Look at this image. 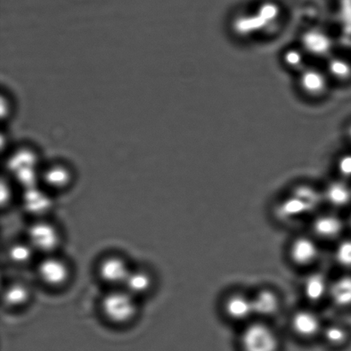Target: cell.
Instances as JSON below:
<instances>
[{
	"label": "cell",
	"mask_w": 351,
	"mask_h": 351,
	"mask_svg": "<svg viewBox=\"0 0 351 351\" xmlns=\"http://www.w3.org/2000/svg\"><path fill=\"white\" fill-rule=\"evenodd\" d=\"M328 70L339 80L346 81L351 78V64L341 58H335L330 62Z\"/></svg>",
	"instance_id": "20"
},
{
	"label": "cell",
	"mask_w": 351,
	"mask_h": 351,
	"mask_svg": "<svg viewBox=\"0 0 351 351\" xmlns=\"http://www.w3.org/2000/svg\"><path fill=\"white\" fill-rule=\"evenodd\" d=\"M253 311L256 314L268 316L278 311V299L273 291L263 290L252 299Z\"/></svg>",
	"instance_id": "14"
},
{
	"label": "cell",
	"mask_w": 351,
	"mask_h": 351,
	"mask_svg": "<svg viewBox=\"0 0 351 351\" xmlns=\"http://www.w3.org/2000/svg\"><path fill=\"white\" fill-rule=\"evenodd\" d=\"M335 258L337 263L342 267H351V239L342 241L336 247Z\"/></svg>",
	"instance_id": "22"
},
{
	"label": "cell",
	"mask_w": 351,
	"mask_h": 351,
	"mask_svg": "<svg viewBox=\"0 0 351 351\" xmlns=\"http://www.w3.org/2000/svg\"><path fill=\"white\" fill-rule=\"evenodd\" d=\"M25 206L30 211L37 213L43 212L44 210L49 208V199L41 195L39 193H34V194L27 195L25 199Z\"/></svg>",
	"instance_id": "23"
},
{
	"label": "cell",
	"mask_w": 351,
	"mask_h": 351,
	"mask_svg": "<svg viewBox=\"0 0 351 351\" xmlns=\"http://www.w3.org/2000/svg\"><path fill=\"white\" fill-rule=\"evenodd\" d=\"M152 287V278L149 274L143 270H132L123 285V288L133 295L145 294Z\"/></svg>",
	"instance_id": "12"
},
{
	"label": "cell",
	"mask_w": 351,
	"mask_h": 351,
	"mask_svg": "<svg viewBox=\"0 0 351 351\" xmlns=\"http://www.w3.org/2000/svg\"><path fill=\"white\" fill-rule=\"evenodd\" d=\"M293 193L305 202L311 213L321 204L322 196L315 189L308 187V186H301V187L295 189Z\"/></svg>",
	"instance_id": "18"
},
{
	"label": "cell",
	"mask_w": 351,
	"mask_h": 351,
	"mask_svg": "<svg viewBox=\"0 0 351 351\" xmlns=\"http://www.w3.org/2000/svg\"><path fill=\"white\" fill-rule=\"evenodd\" d=\"M241 346L243 351H277L278 342L273 330L256 323L244 330Z\"/></svg>",
	"instance_id": "2"
},
{
	"label": "cell",
	"mask_w": 351,
	"mask_h": 351,
	"mask_svg": "<svg viewBox=\"0 0 351 351\" xmlns=\"http://www.w3.org/2000/svg\"><path fill=\"white\" fill-rule=\"evenodd\" d=\"M338 168L343 177L351 178V154H347L339 160Z\"/></svg>",
	"instance_id": "27"
},
{
	"label": "cell",
	"mask_w": 351,
	"mask_h": 351,
	"mask_svg": "<svg viewBox=\"0 0 351 351\" xmlns=\"http://www.w3.org/2000/svg\"><path fill=\"white\" fill-rule=\"evenodd\" d=\"M309 213L311 212L305 202L294 193L283 199L277 208L278 216L283 219L297 218Z\"/></svg>",
	"instance_id": "10"
},
{
	"label": "cell",
	"mask_w": 351,
	"mask_h": 351,
	"mask_svg": "<svg viewBox=\"0 0 351 351\" xmlns=\"http://www.w3.org/2000/svg\"><path fill=\"white\" fill-rule=\"evenodd\" d=\"M335 304L341 307L351 305V276H343L333 282L329 289Z\"/></svg>",
	"instance_id": "15"
},
{
	"label": "cell",
	"mask_w": 351,
	"mask_h": 351,
	"mask_svg": "<svg viewBox=\"0 0 351 351\" xmlns=\"http://www.w3.org/2000/svg\"><path fill=\"white\" fill-rule=\"evenodd\" d=\"M319 326L321 324L318 316L311 311H298L292 318L294 331L304 338L315 335L319 332Z\"/></svg>",
	"instance_id": "7"
},
{
	"label": "cell",
	"mask_w": 351,
	"mask_h": 351,
	"mask_svg": "<svg viewBox=\"0 0 351 351\" xmlns=\"http://www.w3.org/2000/svg\"><path fill=\"white\" fill-rule=\"evenodd\" d=\"M328 280L321 273L308 275L304 281V293L308 300L318 302L329 291Z\"/></svg>",
	"instance_id": "9"
},
{
	"label": "cell",
	"mask_w": 351,
	"mask_h": 351,
	"mask_svg": "<svg viewBox=\"0 0 351 351\" xmlns=\"http://www.w3.org/2000/svg\"><path fill=\"white\" fill-rule=\"evenodd\" d=\"M38 274L44 284L51 287H61L70 277V269L64 261L57 257H47L38 267Z\"/></svg>",
	"instance_id": "4"
},
{
	"label": "cell",
	"mask_w": 351,
	"mask_h": 351,
	"mask_svg": "<svg viewBox=\"0 0 351 351\" xmlns=\"http://www.w3.org/2000/svg\"><path fill=\"white\" fill-rule=\"evenodd\" d=\"M33 247L30 244H15L10 247L9 256L16 263H26L32 257Z\"/></svg>",
	"instance_id": "21"
},
{
	"label": "cell",
	"mask_w": 351,
	"mask_h": 351,
	"mask_svg": "<svg viewBox=\"0 0 351 351\" xmlns=\"http://www.w3.org/2000/svg\"><path fill=\"white\" fill-rule=\"evenodd\" d=\"M226 311L230 318L245 319L254 313L252 300L243 295H233L226 302Z\"/></svg>",
	"instance_id": "11"
},
{
	"label": "cell",
	"mask_w": 351,
	"mask_h": 351,
	"mask_svg": "<svg viewBox=\"0 0 351 351\" xmlns=\"http://www.w3.org/2000/svg\"><path fill=\"white\" fill-rule=\"evenodd\" d=\"M305 46L312 53L316 54L325 53L330 47L328 38L321 33H309L304 37Z\"/></svg>",
	"instance_id": "19"
},
{
	"label": "cell",
	"mask_w": 351,
	"mask_h": 351,
	"mask_svg": "<svg viewBox=\"0 0 351 351\" xmlns=\"http://www.w3.org/2000/svg\"><path fill=\"white\" fill-rule=\"evenodd\" d=\"M29 298V289L23 284L10 285L3 292V300L10 307H20V306L25 304Z\"/></svg>",
	"instance_id": "17"
},
{
	"label": "cell",
	"mask_w": 351,
	"mask_h": 351,
	"mask_svg": "<svg viewBox=\"0 0 351 351\" xmlns=\"http://www.w3.org/2000/svg\"><path fill=\"white\" fill-rule=\"evenodd\" d=\"M343 228L342 219L335 215L319 216L314 222L315 232L324 239H333L341 233Z\"/></svg>",
	"instance_id": "8"
},
{
	"label": "cell",
	"mask_w": 351,
	"mask_h": 351,
	"mask_svg": "<svg viewBox=\"0 0 351 351\" xmlns=\"http://www.w3.org/2000/svg\"><path fill=\"white\" fill-rule=\"evenodd\" d=\"M350 226H351V216H350Z\"/></svg>",
	"instance_id": "29"
},
{
	"label": "cell",
	"mask_w": 351,
	"mask_h": 351,
	"mask_svg": "<svg viewBox=\"0 0 351 351\" xmlns=\"http://www.w3.org/2000/svg\"><path fill=\"white\" fill-rule=\"evenodd\" d=\"M285 62L289 67L292 69H301L304 64V57L302 51L298 49H291L285 54Z\"/></svg>",
	"instance_id": "26"
},
{
	"label": "cell",
	"mask_w": 351,
	"mask_h": 351,
	"mask_svg": "<svg viewBox=\"0 0 351 351\" xmlns=\"http://www.w3.org/2000/svg\"><path fill=\"white\" fill-rule=\"evenodd\" d=\"M291 256L295 263L299 265L311 264L319 256L317 244L308 237H298L292 243Z\"/></svg>",
	"instance_id": "6"
},
{
	"label": "cell",
	"mask_w": 351,
	"mask_h": 351,
	"mask_svg": "<svg viewBox=\"0 0 351 351\" xmlns=\"http://www.w3.org/2000/svg\"><path fill=\"white\" fill-rule=\"evenodd\" d=\"M326 199L337 208H342L351 202V188L345 182H335L328 185L325 192Z\"/></svg>",
	"instance_id": "13"
},
{
	"label": "cell",
	"mask_w": 351,
	"mask_h": 351,
	"mask_svg": "<svg viewBox=\"0 0 351 351\" xmlns=\"http://www.w3.org/2000/svg\"><path fill=\"white\" fill-rule=\"evenodd\" d=\"M29 243L34 250L50 253L57 249L60 242V232L56 227L47 222H37L29 229Z\"/></svg>",
	"instance_id": "3"
},
{
	"label": "cell",
	"mask_w": 351,
	"mask_h": 351,
	"mask_svg": "<svg viewBox=\"0 0 351 351\" xmlns=\"http://www.w3.org/2000/svg\"><path fill=\"white\" fill-rule=\"evenodd\" d=\"M325 339L331 345H342L347 339L346 332L340 326H332L326 329Z\"/></svg>",
	"instance_id": "24"
},
{
	"label": "cell",
	"mask_w": 351,
	"mask_h": 351,
	"mask_svg": "<svg viewBox=\"0 0 351 351\" xmlns=\"http://www.w3.org/2000/svg\"><path fill=\"white\" fill-rule=\"evenodd\" d=\"M260 19L263 21H271L276 19L280 14V8L277 5L271 2L263 3L257 10Z\"/></svg>",
	"instance_id": "25"
},
{
	"label": "cell",
	"mask_w": 351,
	"mask_h": 351,
	"mask_svg": "<svg viewBox=\"0 0 351 351\" xmlns=\"http://www.w3.org/2000/svg\"><path fill=\"white\" fill-rule=\"evenodd\" d=\"M130 271L126 261L119 256L106 257L99 266V277L112 285H125Z\"/></svg>",
	"instance_id": "5"
},
{
	"label": "cell",
	"mask_w": 351,
	"mask_h": 351,
	"mask_svg": "<svg viewBox=\"0 0 351 351\" xmlns=\"http://www.w3.org/2000/svg\"><path fill=\"white\" fill-rule=\"evenodd\" d=\"M300 82L302 89L309 95H318L326 90V79L318 71H306L301 77Z\"/></svg>",
	"instance_id": "16"
},
{
	"label": "cell",
	"mask_w": 351,
	"mask_h": 351,
	"mask_svg": "<svg viewBox=\"0 0 351 351\" xmlns=\"http://www.w3.org/2000/svg\"><path fill=\"white\" fill-rule=\"evenodd\" d=\"M103 315L116 324H125L135 317L137 312L136 297L125 288L106 294L101 302Z\"/></svg>",
	"instance_id": "1"
},
{
	"label": "cell",
	"mask_w": 351,
	"mask_h": 351,
	"mask_svg": "<svg viewBox=\"0 0 351 351\" xmlns=\"http://www.w3.org/2000/svg\"><path fill=\"white\" fill-rule=\"evenodd\" d=\"M348 134H349L350 139L351 140V125H350V126L349 127Z\"/></svg>",
	"instance_id": "28"
}]
</instances>
